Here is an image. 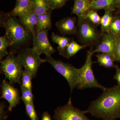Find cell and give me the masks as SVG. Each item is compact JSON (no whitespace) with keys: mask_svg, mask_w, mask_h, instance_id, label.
<instances>
[{"mask_svg":"<svg viewBox=\"0 0 120 120\" xmlns=\"http://www.w3.org/2000/svg\"><path fill=\"white\" fill-rule=\"evenodd\" d=\"M86 113L103 120L120 118V86L106 88L102 94L91 103Z\"/></svg>","mask_w":120,"mask_h":120,"instance_id":"cell-1","label":"cell"},{"mask_svg":"<svg viewBox=\"0 0 120 120\" xmlns=\"http://www.w3.org/2000/svg\"><path fill=\"white\" fill-rule=\"evenodd\" d=\"M0 26L4 27L7 38L11 46L19 49L30 41L31 34L16 18L8 13L1 12Z\"/></svg>","mask_w":120,"mask_h":120,"instance_id":"cell-2","label":"cell"},{"mask_svg":"<svg viewBox=\"0 0 120 120\" xmlns=\"http://www.w3.org/2000/svg\"><path fill=\"white\" fill-rule=\"evenodd\" d=\"M94 53L92 49L87 52L85 64L82 68L79 69V80L76 87L79 90L98 88L103 91L106 88L99 83L93 73L92 58Z\"/></svg>","mask_w":120,"mask_h":120,"instance_id":"cell-3","label":"cell"},{"mask_svg":"<svg viewBox=\"0 0 120 120\" xmlns=\"http://www.w3.org/2000/svg\"><path fill=\"white\" fill-rule=\"evenodd\" d=\"M22 68L17 56H15L13 52L9 53L5 59L0 61L1 71L11 84L21 83L23 71Z\"/></svg>","mask_w":120,"mask_h":120,"instance_id":"cell-4","label":"cell"},{"mask_svg":"<svg viewBox=\"0 0 120 120\" xmlns=\"http://www.w3.org/2000/svg\"><path fill=\"white\" fill-rule=\"evenodd\" d=\"M46 62H48L57 72L64 77L69 84L71 94L76 87L79 80V69L76 68L72 65L56 60L51 56H46Z\"/></svg>","mask_w":120,"mask_h":120,"instance_id":"cell-5","label":"cell"},{"mask_svg":"<svg viewBox=\"0 0 120 120\" xmlns=\"http://www.w3.org/2000/svg\"><path fill=\"white\" fill-rule=\"evenodd\" d=\"M40 55L33 48H26L21 50L17 56L22 67L32 79L37 76L41 64L46 62L45 60L41 58Z\"/></svg>","mask_w":120,"mask_h":120,"instance_id":"cell-6","label":"cell"},{"mask_svg":"<svg viewBox=\"0 0 120 120\" xmlns=\"http://www.w3.org/2000/svg\"><path fill=\"white\" fill-rule=\"evenodd\" d=\"M85 111L73 107L71 98L64 105L57 107L54 111L55 120H91L86 116Z\"/></svg>","mask_w":120,"mask_h":120,"instance_id":"cell-7","label":"cell"},{"mask_svg":"<svg viewBox=\"0 0 120 120\" xmlns=\"http://www.w3.org/2000/svg\"><path fill=\"white\" fill-rule=\"evenodd\" d=\"M95 26L85 19L79 20L78 22V32L79 38L84 44L92 45L98 42L100 38V34Z\"/></svg>","mask_w":120,"mask_h":120,"instance_id":"cell-8","label":"cell"},{"mask_svg":"<svg viewBox=\"0 0 120 120\" xmlns=\"http://www.w3.org/2000/svg\"><path fill=\"white\" fill-rule=\"evenodd\" d=\"M49 30L46 29L41 30L33 37L32 48L41 55L44 54L46 56H51L56 51L49 41Z\"/></svg>","mask_w":120,"mask_h":120,"instance_id":"cell-9","label":"cell"},{"mask_svg":"<svg viewBox=\"0 0 120 120\" xmlns=\"http://www.w3.org/2000/svg\"><path fill=\"white\" fill-rule=\"evenodd\" d=\"M101 37V42L97 45L96 49L93 50L94 53L109 54L113 56L114 58V54L119 38L110 31L103 32L102 34Z\"/></svg>","mask_w":120,"mask_h":120,"instance_id":"cell-10","label":"cell"},{"mask_svg":"<svg viewBox=\"0 0 120 120\" xmlns=\"http://www.w3.org/2000/svg\"><path fill=\"white\" fill-rule=\"evenodd\" d=\"M2 94L1 98H4L8 102L9 111L11 112L14 107L20 103L19 91L17 88L11 86L6 80H3L1 85Z\"/></svg>","mask_w":120,"mask_h":120,"instance_id":"cell-11","label":"cell"},{"mask_svg":"<svg viewBox=\"0 0 120 120\" xmlns=\"http://www.w3.org/2000/svg\"><path fill=\"white\" fill-rule=\"evenodd\" d=\"M75 17H67L60 20L56 23L60 33L63 35H74L78 32Z\"/></svg>","mask_w":120,"mask_h":120,"instance_id":"cell-12","label":"cell"},{"mask_svg":"<svg viewBox=\"0 0 120 120\" xmlns=\"http://www.w3.org/2000/svg\"><path fill=\"white\" fill-rule=\"evenodd\" d=\"M20 23L32 35L36 34L35 26L38 21V15L34 12L25 13L18 16Z\"/></svg>","mask_w":120,"mask_h":120,"instance_id":"cell-13","label":"cell"},{"mask_svg":"<svg viewBox=\"0 0 120 120\" xmlns=\"http://www.w3.org/2000/svg\"><path fill=\"white\" fill-rule=\"evenodd\" d=\"M91 1V0H74L72 13L77 15L78 20L86 19V14L90 9Z\"/></svg>","mask_w":120,"mask_h":120,"instance_id":"cell-14","label":"cell"},{"mask_svg":"<svg viewBox=\"0 0 120 120\" xmlns=\"http://www.w3.org/2000/svg\"><path fill=\"white\" fill-rule=\"evenodd\" d=\"M52 11V9H50L46 13L38 15V22L35 27L36 33L44 29H52L51 15Z\"/></svg>","mask_w":120,"mask_h":120,"instance_id":"cell-15","label":"cell"},{"mask_svg":"<svg viewBox=\"0 0 120 120\" xmlns=\"http://www.w3.org/2000/svg\"><path fill=\"white\" fill-rule=\"evenodd\" d=\"M116 8L115 0H91L90 10L109 9L113 11Z\"/></svg>","mask_w":120,"mask_h":120,"instance_id":"cell-16","label":"cell"},{"mask_svg":"<svg viewBox=\"0 0 120 120\" xmlns=\"http://www.w3.org/2000/svg\"><path fill=\"white\" fill-rule=\"evenodd\" d=\"M32 11L30 0L20 1L16 2L15 8L8 13L12 16L16 17Z\"/></svg>","mask_w":120,"mask_h":120,"instance_id":"cell-17","label":"cell"},{"mask_svg":"<svg viewBox=\"0 0 120 120\" xmlns=\"http://www.w3.org/2000/svg\"><path fill=\"white\" fill-rule=\"evenodd\" d=\"M32 11L38 15L46 13L50 10L49 0H30Z\"/></svg>","mask_w":120,"mask_h":120,"instance_id":"cell-18","label":"cell"},{"mask_svg":"<svg viewBox=\"0 0 120 120\" xmlns=\"http://www.w3.org/2000/svg\"><path fill=\"white\" fill-rule=\"evenodd\" d=\"M97 58V62L101 66L106 68H116L118 66L114 64L116 61L115 58L111 54L107 53H101L96 55Z\"/></svg>","mask_w":120,"mask_h":120,"instance_id":"cell-19","label":"cell"},{"mask_svg":"<svg viewBox=\"0 0 120 120\" xmlns=\"http://www.w3.org/2000/svg\"><path fill=\"white\" fill-rule=\"evenodd\" d=\"M51 38L53 42L58 45L57 49L59 53L63 56L67 46L71 42V39L67 37L55 34L53 32L52 33Z\"/></svg>","mask_w":120,"mask_h":120,"instance_id":"cell-20","label":"cell"},{"mask_svg":"<svg viewBox=\"0 0 120 120\" xmlns=\"http://www.w3.org/2000/svg\"><path fill=\"white\" fill-rule=\"evenodd\" d=\"M86 45H81L74 41H72L67 46L63 54V56L68 59L73 56L80 50L83 49L87 47Z\"/></svg>","mask_w":120,"mask_h":120,"instance_id":"cell-21","label":"cell"},{"mask_svg":"<svg viewBox=\"0 0 120 120\" xmlns=\"http://www.w3.org/2000/svg\"><path fill=\"white\" fill-rule=\"evenodd\" d=\"M105 11V14L101 17L100 24L102 33L110 32V27L113 17L112 14V11L109 9Z\"/></svg>","mask_w":120,"mask_h":120,"instance_id":"cell-22","label":"cell"},{"mask_svg":"<svg viewBox=\"0 0 120 120\" xmlns=\"http://www.w3.org/2000/svg\"><path fill=\"white\" fill-rule=\"evenodd\" d=\"M11 46L10 42L5 35L0 37V61L4 57L8 56V54L7 48Z\"/></svg>","mask_w":120,"mask_h":120,"instance_id":"cell-23","label":"cell"},{"mask_svg":"<svg viewBox=\"0 0 120 120\" xmlns=\"http://www.w3.org/2000/svg\"><path fill=\"white\" fill-rule=\"evenodd\" d=\"M19 85L22 93L21 100L23 101V102H26L29 103H34V96L32 94L31 90L23 86L21 84Z\"/></svg>","mask_w":120,"mask_h":120,"instance_id":"cell-24","label":"cell"},{"mask_svg":"<svg viewBox=\"0 0 120 120\" xmlns=\"http://www.w3.org/2000/svg\"><path fill=\"white\" fill-rule=\"evenodd\" d=\"M110 31L120 38V16H113L110 27Z\"/></svg>","mask_w":120,"mask_h":120,"instance_id":"cell-25","label":"cell"},{"mask_svg":"<svg viewBox=\"0 0 120 120\" xmlns=\"http://www.w3.org/2000/svg\"><path fill=\"white\" fill-rule=\"evenodd\" d=\"M86 19L95 26H98L101 24V17L94 10L88 11L86 15Z\"/></svg>","mask_w":120,"mask_h":120,"instance_id":"cell-26","label":"cell"},{"mask_svg":"<svg viewBox=\"0 0 120 120\" xmlns=\"http://www.w3.org/2000/svg\"><path fill=\"white\" fill-rule=\"evenodd\" d=\"M26 107V113L31 120H39L38 117L35 109L34 103L24 102Z\"/></svg>","mask_w":120,"mask_h":120,"instance_id":"cell-27","label":"cell"},{"mask_svg":"<svg viewBox=\"0 0 120 120\" xmlns=\"http://www.w3.org/2000/svg\"><path fill=\"white\" fill-rule=\"evenodd\" d=\"M32 78L31 76L28 71L24 69L22 75L21 79V83L20 84L24 87H26L29 90H32Z\"/></svg>","mask_w":120,"mask_h":120,"instance_id":"cell-28","label":"cell"},{"mask_svg":"<svg viewBox=\"0 0 120 120\" xmlns=\"http://www.w3.org/2000/svg\"><path fill=\"white\" fill-rule=\"evenodd\" d=\"M69 0H49V8L52 10L61 8Z\"/></svg>","mask_w":120,"mask_h":120,"instance_id":"cell-29","label":"cell"},{"mask_svg":"<svg viewBox=\"0 0 120 120\" xmlns=\"http://www.w3.org/2000/svg\"><path fill=\"white\" fill-rule=\"evenodd\" d=\"M5 105L4 102L0 103V120H6L7 118V112L5 111Z\"/></svg>","mask_w":120,"mask_h":120,"instance_id":"cell-30","label":"cell"},{"mask_svg":"<svg viewBox=\"0 0 120 120\" xmlns=\"http://www.w3.org/2000/svg\"><path fill=\"white\" fill-rule=\"evenodd\" d=\"M114 58L116 61L120 62V37L119 38L118 44L116 47L114 54Z\"/></svg>","mask_w":120,"mask_h":120,"instance_id":"cell-31","label":"cell"},{"mask_svg":"<svg viewBox=\"0 0 120 120\" xmlns=\"http://www.w3.org/2000/svg\"><path fill=\"white\" fill-rule=\"evenodd\" d=\"M116 69V74L114 76V79L116 80L118 85L120 86V68L117 67Z\"/></svg>","mask_w":120,"mask_h":120,"instance_id":"cell-32","label":"cell"},{"mask_svg":"<svg viewBox=\"0 0 120 120\" xmlns=\"http://www.w3.org/2000/svg\"><path fill=\"white\" fill-rule=\"evenodd\" d=\"M41 120H52L50 114L47 112H44L42 115Z\"/></svg>","mask_w":120,"mask_h":120,"instance_id":"cell-33","label":"cell"},{"mask_svg":"<svg viewBox=\"0 0 120 120\" xmlns=\"http://www.w3.org/2000/svg\"><path fill=\"white\" fill-rule=\"evenodd\" d=\"M116 8H120V0H115Z\"/></svg>","mask_w":120,"mask_h":120,"instance_id":"cell-34","label":"cell"},{"mask_svg":"<svg viewBox=\"0 0 120 120\" xmlns=\"http://www.w3.org/2000/svg\"><path fill=\"white\" fill-rule=\"evenodd\" d=\"M30 0H16V2L20 1H29Z\"/></svg>","mask_w":120,"mask_h":120,"instance_id":"cell-35","label":"cell"},{"mask_svg":"<svg viewBox=\"0 0 120 120\" xmlns=\"http://www.w3.org/2000/svg\"><path fill=\"white\" fill-rule=\"evenodd\" d=\"M118 13L120 15V11H118Z\"/></svg>","mask_w":120,"mask_h":120,"instance_id":"cell-36","label":"cell"}]
</instances>
